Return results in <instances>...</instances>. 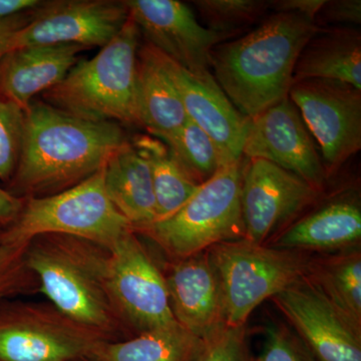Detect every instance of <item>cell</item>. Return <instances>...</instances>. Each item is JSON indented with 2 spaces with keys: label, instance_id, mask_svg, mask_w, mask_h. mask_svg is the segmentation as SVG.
<instances>
[{
  "label": "cell",
  "instance_id": "6da1fadb",
  "mask_svg": "<svg viewBox=\"0 0 361 361\" xmlns=\"http://www.w3.org/2000/svg\"><path fill=\"white\" fill-rule=\"evenodd\" d=\"M129 142L122 126L92 122L32 102L25 111L20 158L11 193L39 198L75 186L97 171Z\"/></svg>",
  "mask_w": 361,
  "mask_h": 361
},
{
  "label": "cell",
  "instance_id": "7a4b0ae2",
  "mask_svg": "<svg viewBox=\"0 0 361 361\" xmlns=\"http://www.w3.org/2000/svg\"><path fill=\"white\" fill-rule=\"evenodd\" d=\"M316 30L306 16L271 14L243 37L214 47L213 77L239 113L253 118L288 97L297 59Z\"/></svg>",
  "mask_w": 361,
  "mask_h": 361
},
{
  "label": "cell",
  "instance_id": "3957f363",
  "mask_svg": "<svg viewBox=\"0 0 361 361\" xmlns=\"http://www.w3.org/2000/svg\"><path fill=\"white\" fill-rule=\"evenodd\" d=\"M109 250L87 240L66 235L32 239L25 262L39 284V292L73 322L111 341L126 327L109 290Z\"/></svg>",
  "mask_w": 361,
  "mask_h": 361
},
{
  "label": "cell",
  "instance_id": "277c9868",
  "mask_svg": "<svg viewBox=\"0 0 361 361\" xmlns=\"http://www.w3.org/2000/svg\"><path fill=\"white\" fill-rule=\"evenodd\" d=\"M139 28L130 18L121 32L42 94L44 103L77 118L142 128L137 102Z\"/></svg>",
  "mask_w": 361,
  "mask_h": 361
},
{
  "label": "cell",
  "instance_id": "5b68a950",
  "mask_svg": "<svg viewBox=\"0 0 361 361\" xmlns=\"http://www.w3.org/2000/svg\"><path fill=\"white\" fill-rule=\"evenodd\" d=\"M103 168L65 191L25 199L18 219L0 233V243H30L42 235L59 234L110 250L132 225L106 193Z\"/></svg>",
  "mask_w": 361,
  "mask_h": 361
},
{
  "label": "cell",
  "instance_id": "8992f818",
  "mask_svg": "<svg viewBox=\"0 0 361 361\" xmlns=\"http://www.w3.org/2000/svg\"><path fill=\"white\" fill-rule=\"evenodd\" d=\"M244 158L218 171L177 212L133 229L176 260L191 257L224 242L244 239L241 187Z\"/></svg>",
  "mask_w": 361,
  "mask_h": 361
},
{
  "label": "cell",
  "instance_id": "52a82bcc",
  "mask_svg": "<svg viewBox=\"0 0 361 361\" xmlns=\"http://www.w3.org/2000/svg\"><path fill=\"white\" fill-rule=\"evenodd\" d=\"M222 292L225 324L245 326L249 316L266 299L308 275L310 262L295 251L269 248L246 240L224 242L209 249Z\"/></svg>",
  "mask_w": 361,
  "mask_h": 361
},
{
  "label": "cell",
  "instance_id": "ba28073f",
  "mask_svg": "<svg viewBox=\"0 0 361 361\" xmlns=\"http://www.w3.org/2000/svg\"><path fill=\"white\" fill-rule=\"evenodd\" d=\"M109 341L51 303L0 302V361L97 360Z\"/></svg>",
  "mask_w": 361,
  "mask_h": 361
},
{
  "label": "cell",
  "instance_id": "9c48e42d",
  "mask_svg": "<svg viewBox=\"0 0 361 361\" xmlns=\"http://www.w3.org/2000/svg\"><path fill=\"white\" fill-rule=\"evenodd\" d=\"M289 99L322 152L327 177L361 149V90L334 80L293 82Z\"/></svg>",
  "mask_w": 361,
  "mask_h": 361
},
{
  "label": "cell",
  "instance_id": "30bf717a",
  "mask_svg": "<svg viewBox=\"0 0 361 361\" xmlns=\"http://www.w3.org/2000/svg\"><path fill=\"white\" fill-rule=\"evenodd\" d=\"M109 290L126 329L137 334L175 324L165 275L132 229L109 250Z\"/></svg>",
  "mask_w": 361,
  "mask_h": 361
},
{
  "label": "cell",
  "instance_id": "8fae6325",
  "mask_svg": "<svg viewBox=\"0 0 361 361\" xmlns=\"http://www.w3.org/2000/svg\"><path fill=\"white\" fill-rule=\"evenodd\" d=\"M129 18L125 1L71 0L44 4L16 35L14 49L42 45L104 47Z\"/></svg>",
  "mask_w": 361,
  "mask_h": 361
},
{
  "label": "cell",
  "instance_id": "7c38bea8",
  "mask_svg": "<svg viewBox=\"0 0 361 361\" xmlns=\"http://www.w3.org/2000/svg\"><path fill=\"white\" fill-rule=\"evenodd\" d=\"M319 191L274 164L244 158L241 210L244 240L262 245L319 196Z\"/></svg>",
  "mask_w": 361,
  "mask_h": 361
},
{
  "label": "cell",
  "instance_id": "4fadbf2b",
  "mask_svg": "<svg viewBox=\"0 0 361 361\" xmlns=\"http://www.w3.org/2000/svg\"><path fill=\"white\" fill-rule=\"evenodd\" d=\"M242 154L270 161L319 192L329 178L314 140L289 97L249 118Z\"/></svg>",
  "mask_w": 361,
  "mask_h": 361
},
{
  "label": "cell",
  "instance_id": "5bb4252c",
  "mask_svg": "<svg viewBox=\"0 0 361 361\" xmlns=\"http://www.w3.org/2000/svg\"><path fill=\"white\" fill-rule=\"evenodd\" d=\"M317 361H361V327L306 276L273 297Z\"/></svg>",
  "mask_w": 361,
  "mask_h": 361
},
{
  "label": "cell",
  "instance_id": "9a60e30c",
  "mask_svg": "<svg viewBox=\"0 0 361 361\" xmlns=\"http://www.w3.org/2000/svg\"><path fill=\"white\" fill-rule=\"evenodd\" d=\"M130 18L146 42L192 73L210 71V54L229 37L202 25L178 0H126Z\"/></svg>",
  "mask_w": 361,
  "mask_h": 361
},
{
  "label": "cell",
  "instance_id": "2e32d148",
  "mask_svg": "<svg viewBox=\"0 0 361 361\" xmlns=\"http://www.w3.org/2000/svg\"><path fill=\"white\" fill-rule=\"evenodd\" d=\"M161 56L179 92L188 118L212 140L222 167L242 160L249 118L233 106L210 71L192 73L164 54Z\"/></svg>",
  "mask_w": 361,
  "mask_h": 361
},
{
  "label": "cell",
  "instance_id": "e0dca14e",
  "mask_svg": "<svg viewBox=\"0 0 361 361\" xmlns=\"http://www.w3.org/2000/svg\"><path fill=\"white\" fill-rule=\"evenodd\" d=\"M165 278L180 326L203 341L225 329L222 292L208 251L178 260Z\"/></svg>",
  "mask_w": 361,
  "mask_h": 361
},
{
  "label": "cell",
  "instance_id": "ac0fdd59",
  "mask_svg": "<svg viewBox=\"0 0 361 361\" xmlns=\"http://www.w3.org/2000/svg\"><path fill=\"white\" fill-rule=\"evenodd\" d=\"M85 49L77 44L14 49L0 61V94L25 111L33 97L56 87L66 77Z\"/></svg>",
  "mask_w": 361,
  "mask_h": 361
},
{
  "label": "cell",
  "instance_id": "d6986e66",
  "mask_svg": "<svg viewBox=\"0 0 361 361\" xmlns=\"http://www.w3.org/2000/svg\"><path fill=\"white\" fill-rule=\"evenodd\" d=\"M135 77L142 128L159 140L174 134L189 118L160 51L148 42L137 51Z\"/></svg>",
  "mask_w": 361,
  "mask_h": 361
},
{
  "label": "cell",
  "instance_id": "ffe728a7",
  "mask_svg": "<svg viewBox=\"0 0 361 361\" xmlns=\"http://www.w3.org/2000/svg\"><path fill=\"white\" fill-rule=\"evenodd\" d=\"M334 80L361 90V33L351 26L317 27L297 59L293 82Z\"/></svg>",
  "mask_w": 361,
  "mask_h": 361
},
{
  "label": "cell",
  "instance_id": "44dd1931",
  "mask_svg": "<svg viewBox=\"0 0 361 361\" xmlns=\"http://www.w3.org/2000/svg\"><path fill=\"white\" fill-rule=\"evenodd\" d=\"M106 193L133 229L155 222L157 205L148 161L130 141L104 164Z\"/></svg>",
  "mask_w": 361,
  "mask_h": 361
},
{
  "label": "cell",
  "instance_id": "7402d4cb",
  "mask_svg": "<svg viewBox=\"0 0 361 361\" xmlns=\"http://www.w3.org/2000/svg\"><path fill=\"white\" fill-rule=\"evenodd\" d=\"M361 238L360 202L339 198L304 216L276 239L274 248L283 250H336Z\"/></svg>",
  "mask_w": 361,
  "mask_h": 361
},
{
  "label": "cell",
  "instance_id": "603a6c76",
  "mask_svg": "<svg viewBox=\"0 0 361 361\" xmlns=\"http://www.w3.org/2000/svg\"><path fill=\"white\" fill-rule=\"evenodd\" d=\"M206 341L179 323L109 341L97 361H196Z\"/></svg>",
  "mask_w": 361,
  "mask_h": 361
},
{
  "label": "cell",
  "instance_id": "cb8c5ba5",
  "mask_svg": "<svg viewBox=\"0 0 361 361\" xmlns=\"http://www.w3.org/2000/svg\"><path fill=\"white\" fill-rule=\"evenodd\" d=\"M130 142L148 161L151 170L156 197V221L166 219L186 204L200 185L190 177L161 140L151 135H139Z\"/></svg>",
  "mask_w": 361,
  "mask_h": 361
},
{
  "label": "cell",
  "instance_id": "d4e9b609",
  "mask_svg": "<svg viewBox=\"0 0 361 361\" xmlns=\"http://www.w3.org/2000/svg\"><path fill=\"white\" fill-rule=\"evenodd\" d=\"M307 277L342 313L361 327L360 252L310 262Z\"/></svg>",
  "mask_w": 361,
  "mask_h": 361
},
{
  "label": "cell",
  "instance_id": "484cf974",
  "mask_svg": "<svg viewBox=\"0 0 361 361\" xmlns=\"http://www.w3.org/2000/svg\"><path fill=\"white\" fill-rule=\"evenodd\" d=\"M161 141L167 145L197 184H204L223 168L215 144L191 120H188L177 132Z\"/></svg>",
  "mask_w": 361,
  "mask_h": 361
},
{
  "label": "cell",
  "instance_id": "4316f807",
  "mask_svg": "<svg viewBox=\"0 0 361 361\" xmlns=\"http://www.w3.org/2000/svg\"><path fill=\"white\" fill-rule=\"evenodd\" d=\"M192 4L206 27L232 37L262 18L270 0H197Z\"/></svg>",
  "mask_w": 361,
  "mask_h": 361
},
{
  "label": "cell",
  "instance_id": "83f0119b",
  "mask_svg": "<svg viewBox=\"0 0 361 361\" xmlns=\"http://www.w3.org/2000/svg\"><path fill=\"white\" fill-rule=\"evenodd\" d=\"M30 243H0V302L20 294L39 291V284L25 262Z\"/></svg>",
  "mask_w": 361,
  "mask_h": 361
},
{
  "label": "cell",
  "instance_id": "f1b7e54d",
  "mask_svg": "<svg viewBox=\"0 0 361 361\" xmlns=\"http://www.w3.org/2000/svg\"><path fill=\"white\" fill-rule=\"evenodd\" d=\"M25 111L0 94V180H11L20 158Z\"/></svg>",
  "mask_w": 361,
  "mask_h": 361
},
{
  "label": "cell",
  "instance_id": "f546056e",
  "mask_svg": "<svg viewBox=\"0 0 361 361\" xmlns=\"http://www.w3.org/2000/svg\"><path fill=\"white\" fill-rule=\"evenodd\" d=\"M259 361H317L298 334L284 325L271 323Z\"/></svg>",
  "mask_w": 361,
  "mask_h": 361
},
{
  "label": "cell",
  "instance_id": "4dcf8cb0",
  "mask_svg": "<svg viewBox=\"0 0 361 361\" xmlns=\"http://www.w3.org/2000/svg\"><path fill=\"white\" fill-rule=\"evenodd\" d=\"M317 27L357 25L361 23L360 0H325L314 20Z\"/></svg>",
  "mask_w": 361,
  "mask_h": 361
},
{
  "label": "cell",
  "instance_id": "1f68e13d",
  "mask_svg": "<svg viewBox=\"0 0 361 361\" xmlns=\"http://www.w3.org/2000/svg\"><path fill=\"white\" fill-rule=\"evenodd\" d=\"M18 14L13 18L0 20V61L7 56L9 52L14 51L16 35L18 32L32 20L33 11Z\"/></svg>",
  "mask_w": 361,
  "mask_h": 361
},
{
  "label": "cell",
  "instance_id": "d6a6232c",
  "mask_svg": "<svg viewBox=\"0 0 361 361\" xmlns=\"http://www.w3.org/2000/svg\"><path fill=\"white\" fill-rule=\"evenodd\" d=\"M325 0H270V8L274 13H295L314 21Z\"/></svg>",
  "mask_w": 361,
  "mask_h": 361
},
{
  "label": "cell",
  "instance_id": "836d02e7",
  "mask_svg": "<svg viewBox=\"0 0 361 361\" xmlns=\"http://www.w3.org/2000/svg\"><path fill=\"white\" fill-rule=\"evenodd\" d=\"M25 199L20 198L6 190L0 188V227L2 229L13 224L18 219Z\"/></svg>",
  "mask_w": 361,
  "mask_h": 361
},
{
  "label": "cell",
  "instance_id": "e575fe53",
  "mask_svg": "<svg viewBox=\"0 0 361 361\" xmlns=\"http://www.w3.org/2000/svg\"><path fill=\"white\" fill-rule=\"evenodd\" d=\"M44 4L39 0H0V20L39 8Z\"/></svg>",
  "mask_w": 361,
  "mask_h": 361
},
{
  "label": "cell",
  "instance_id": "d590c367",
  "mask_svg": "<svg viewBox=\"0 0 361 361\" xmlns=\"http://www.w3.org/2000/svg\"><path fill=\"white\" fill-rule=\"evenodd\" d=\"M224 361H250L246 342L245 326L238 327Z\"/></svg>",
  "mask_w": 361,
  "mask_h": 361
},
{
  "label": "cell",
  "instance_id": "8d00e7d4",
  "mask_svg": "<svg viewBox=\"0 0 361 361\" xmlns=\"http://www.w3.org/2000/svg\"><path fill=\"white\" fill-rule=\"evenodd\" d=\"M82 361H97V360H82Z\"/></svg>",
  "mask_w": 361,
  "mask_h": 361
},
{
  "label": "cell",
  "instance_id": "74e56055",
  "mask_svg": "<svg viewBox=\"0 0 361 361\" xmlns=\"http://www.w3.org/2000/svg\"><path fill=\"white\" fill-rule=\"evenodd\" d=\"M1 231H2V228L0 227V233H1Z\"/></svg>",
  "mask_w": 361,
  "mask_h": 361
}]
</instances>
